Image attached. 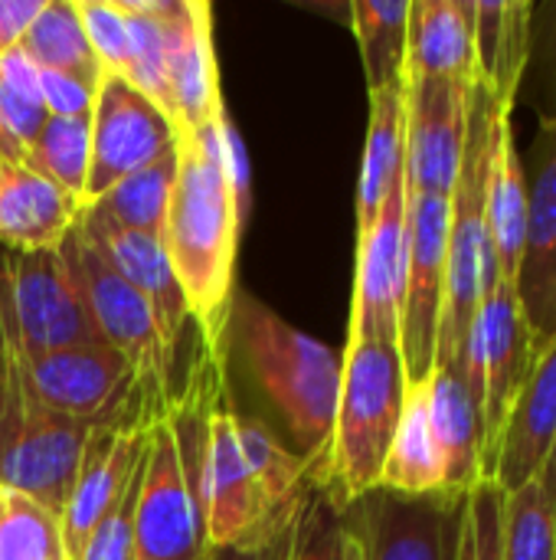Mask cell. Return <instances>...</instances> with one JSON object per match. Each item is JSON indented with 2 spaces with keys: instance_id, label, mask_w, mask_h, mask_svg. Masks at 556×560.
I'll use <instances>...</instances> for the list:
<instances>
[{
  "instance_id": "cell-11",
  "label": "cell",
  "mask_w": 556,
  "mask_h": 560,
  "mask_svg": "<svg viewBox=\"0 0 556 560\" xmlns=\"http://www.w3.org/2000/svg\"><path fill=\"white\" fill-rule=\"evenodd\" d=\"M537 351L514 292V282L498 279L495 292L482 302L465 348V384L478 404L482 420V479H492L495 453L514 400L524 390Z\"/></svg>"
},
{
  "instance_id": "cell-19",
  "label": "cell",
  "mask_w": 556,
  "mask_h": 560,
  "mask_svg": "<svg viewBox=\"0 0 556 560\" xmlns=\"http://www.w3.org/2000/svg\"><path fill=\"white\" fill-rule=\"evenodd\" d=\"M164 115L177 135L200 131L226 115L213 52V10L203 0H180V16L170 39Z\"/></svg>"
},
{
  "instance_id": "cell-13",
  "label": "cell",
  "mask_w": 556,
  "mask_h": 560,
  "mask_svg": "<svg viewBox=\"0 0 556 560\" xmlns=\"http://www.w3.org/2000/svg\"><path fill=\"white\" fill-rule=\"evenodd\" d=\"M465 495L370 489L341 505V515L357 535L364 560H456Z\"/></svg>"
},
{
  "instance_id": "cell-34",
  "label": "cell",
  "mask_w": 556,
  "mask_h": 560,
  "mask_svg": "<svg viewBox=\"0 0 556 560\" xmlns=\"http://www.w3.org/2000/svg\"><path fill=\"white\" fill-rule=\"evenodd\" d=\"M501 560H556V515L537 479L505 492Z\"/></svg>"
},
{
  "instance_id": "cell-42",
  "label": "cell",
  "mask_w": 556,
  "mask_h": 560,
  "mask_svg": "<svg viewBox=\"0 0 556 560\" xmlns=\"http://www.w3.org/2000/svg\"><path fill=\"white\" fill-rule=\"evenodd\" d=\"M295 532V528H292ZM292 532L275 538L272 545L265 548H256V551H239V548H223V551H213V560H288L292 551Z\"/></svg>"
},
{
  "instance_id": "cell-28",
  "label": "cell",
  "mask_w": 556,
  "mask_h": 560,
  "mask_svg": "<svg viewBox=\"0 0 556 560\" xmlns=\"http://www.w3.org/2000/svg\"><path fill=\"white\" fill-rule=\"evenodd\" d=\"M426 384H416V387L406 384L400 427L393 433L377 489H390L400 495L446 492V466H442V453H439V443H436L433 423H429Z\"/></svg>"
},
{
  "instance_id": "cell-16",
  "label": "cell",
  "mask_w": 556,
  "mask_h": 560,
  "mask_svg": "<svg viewBox=\"0 0 556 560\" xmlns=\"http://www.w3.org/2000/svg\"><path fill=\"white\" fill-rule=\"evenodd\" d=\"M406 174L387 197L380 217L367 233L357 236V272H354V302H351V328L347 341L377 338L400 348V312L406 289V253H410V226H406Z\"/></svg>"
},
{
  "instance_id": "cell-22",
  "label": "cell",
  "mask_w": 556,
  "mask_h": 560,
  "mask_svg": "<svg viewBox=\"0 0 556 560\" xmlns=\"http://www.w3.org/2000/svg\"><path fill=\"white\" fill-rule=\"evenodd\" d=\"M403 79L478 85L475 0H410V43Z\"/></svg>"
},
{
  "instance_id": "cell-29",
  "label": "cell",
  "mask_w": 556,
  "mask_h": 560,
  "mask_svg": "<svg viewBox=\"0 0 556 560\" xmlns=\"http://www.w3.org/2000/svg\"><path fill=\"white\" fill-rule=\"evenodd\" d=\"M174 177H177V144L154 164L134 171L131 177L118 180L108 194H102L98 200L82 207V220L102 223L111 230L161 236L164 223H167Z\"/></svg>"
},
{
  "instance_id": "cell-17",
  "label": "cell",
  "mask_w": 556,
  "mask_h": 560,
  "mask_svg": "<svg viewBox=\"0 0 556 560\" xmlns=\"http://www.w3.org/2000/svg\"><path fill=\"white\" fill-rule=\"evenodd\" d=\"M472 89L439 79H403L410 194L452 197L469 135Z\"/></svg>"
},
{
  "instance_id": "cell-15",
  "label": "cell",
  "mask_w": 556,
  "mask_h": 560,
  "mask_svg": "<svg viewBox=\"0 0 556 560\" xmlns=\"http://www.w3.org/2000/svg\"><path fill=\"white\" fill-rule=\"evenodd\" d=\"M528 223L514 292L534 341L544 351L556 338V118H544L528 161Z\"/></svg>"
},
{
  "instance_id": "cell-35",
  "label": "cell",
  "mask_w": 556,
  "mask_h": 560,
  "mask_svg": "<svg viewBox=\"0 0 556 560\" xmlns=\"http://www.w3.org/2000/svg\"><path fill=\"white\" fill-rule=\"evenodd\" d=\"M0 560H66L59 515L0 489Z\"/></svg>"
},
{
  "instance_id": "cell-21",
  "label": "cell",
  "mask_w": 556,
  "mask_h": 560,
  "mask_svg": "<svg viewBox=\"0 0 556 560\" xmlns=\"http://www.w3.org/2000/svg\"><path fill=\"white\" fill-rule=\"evenodd\" d=\"M79 233L92 243V249L131 285L138 289L147 305L154 308L167 341L177 348L180 331L190 322L187 312V299L180 292V282L174 276V266L167 259V249L161 243V236H147V233H131V230H111L102 223H88L79 217Z\"/></svg>"
},
{
  "instance_id": "cell-41",
  "label": "cell",
  "mask_w": 556,
  "mask_h": 560,
  "mask_svg": "<svg viewBox=\"0 0 556 560\" xmlns=\"http://www.w3.org/2000/svg\"><path fill=\"white\" fill-rule=\"evenodd\" d=\"M43 0H0V56L20 46L23 33L36 20Z\"/></svg>"
},
{
  "instance_id": "cell-40",
  "label": "cell",
  "mask_w": 556,
  "mask_h": 560,
  "mask_svg": "<svg viewBox=\"0 0 556 560\" xmlns=\"http://www.w3.org/2000/svg\"><path fill=\"white\" fill-rule=\"evenodd\" d=\"M537 13H541V26L534 23V52H541L544 59V89H547L544 118H556V3H547Z\"/></svg>"
},
{
  "instance_id": "cell-23",
  "label": "cell",
  "mask_w": 556,
  "mask_h": 560,
  "mask_svg": "<svg viewBox=\"0 0 556 560\" xmlns=\"http://www.w3.org/2000/svg\"><path fill=\"white\" fill-rule=\"evenodd\" d=\"M82 217V200L26 164L0 161V246L59 249Z\"/></svg>"
},
{
  "instance_id": "cell-6",
  "label": "cell",
  "mask_w": 556,
  "mask_h": 560,
  "mask_svg": "<svg viewBox=\"0 0 556 560\" xmlns=\"http://www.w3.org/2000/svg\"><path fill=\"white\" fill-rule=\"evenodd\" d=\"M10 348V345H7ZM13 368L23 390L43 410L85 423H151L167 413V400L144 390L134 368L108 345L13 351Z\"/></svg>"
},
{
  "instance_id": "cell-31",
  "label": "cell",
  "mask_w": 556,
  "mask_h": 560,
  "mask_svg": "<svg viewBox=\"0 0 556 560\" xmlns=\"http://www.w3.org/2000/svg\"><path fill=\"white\" fill-rule=\"evenodd\" d=\"M20 49L36 69L69 72L92 85L102 82V69L88 49L75 0H43L36 20L20 39Z\"/></svg>"
},
{
  "instance_id": "cell-25",
  "label": "cell",
  "mask_w": 556,
  "mask_h": 560,
  "mask_svg": "<svg viewBox=\"0 0 556 560\" xmlns=\"http://www.w3.org/2000/svg\"><path fill=\"white\" fill-rule=\"evenodd\" d=\"M429 423L446 466V492L465 495L482 482V420L462 368L436 364L429 384Z\"/></svg>"
},
{
  "instance_id": "cell-4",
  "label": "cell",
  "mask_w": 556,
  "mask_h": 560,
  "mask_svg": "<svg viewBox=\"0 0 556 560\" xmlns=\"http://www.w3.org/2000/svg\"><path fill=\"white\" fill-rule=\"evenodd\" d=\"M213 390L187 387L147 430L131 560H213L197 502V453Z\"/></svg>"
},
{
  "instance_id": "cell-2",
  "label": "cell",
  "mask_w": 556,
  "mask_h": 560,
  "mask_svg": "<svg viewBox=\"0 0 556 560\" xmlns=\"http://www.w3.org/2000/svg\"><path fill=\"white\" fill-rule=\"evenodd\" d=\"M223 354L239 358L242 371L298 443V456L311 463L315 486H321L341 397V354L246 292H233L226 308Z\"/></svg>"
},
{
  "instance_id": "cell-30",
  "label": "cell",
  "mask_w": 556,
  "mask_h": 560,
  "mask_svg": "<svg viewBox=\"0 0 556 560\" xmlns=\"http://www.w3.org/2000/svg\"><path fill=\"white\" fill-rule=\"evenodd\" d=\"M351 30L360 49L367 92L397 89L406 75V43H410V0H354Z\"/></svg>"
},
{
  "instance_id": "cell-1",
  "label": "cell",
  "mask_w": 556,
  "mask_h": 560,
  "mask_svg": "<svg viewBox=\"0 0 556 560\" xmlns=\"http://www.w3.org/2000/svg\"><path fill=\"white\" fill-rule=\"evenodd\" d=\"M249 203L246 151L226 115L177 135V177L161 243L203 341H223L236 246Z\"/></svg>"
},
{
  "instance_id": "cell-20",
  "label": "cell",
  "mask_w": 556,
  "mask_h": 560,
  "mask_svg": "<svg viewBox=\"0 0 556 560\" xmlns=\"http://www.w3.org/2000/svg\"><path fill=\"white\" fill-rule=\"evenodd\" d=\"M556 436V338L537 351L531 374L524 381L521 397L514 400V410L505 423L492 482H498L501 492H514L524 482L537 479L551 443Z\"/></svg>"
},
{
  "instance_id": "cell-18",
  "label": "cell",
  "mask_w": 556,
  "mask_h": 560,
  "mask_svg": "<svg viewBox=\"0 0 556 560\" xmlns=\"http://www.w3.org/2000/svg\"><path fill=\"white\" fill-rule=\"evenodd\" d=\"M151 423L92 427L72 492L59 515L66 560H82L88 538L95 535L102 518L115 509V502L121 499V492L141 469Z\"/></svg>"
},
{
  "instance_id": "cell-36",
  "label": "cell",
  "mask_w": 556,
  "mask_h": 560,
  "mask_svg": "<svg viewBox=\"0 0 556 560\" xmlns=\"http://www.w3.org/2000/svg\"><path fill=\"white\" fill-rule=\"evenodd\" d=\"M288 560H364L360 541L344 522L341 505L318 486L298 512Z\"/></svg>"
},
{
  "instance_id": "cell-37",
  "label": "cell",
  "mask_w": 556,
  "mask_h": 560,
  "mask_svg": "<svg viewBox=\"0 0 556 560\" xmlns=\"http://www.w3.org/2000/svg\"><path fill=\"white\" fill-rule=\"evenodd\" d=\"M88 49L102 75H125L131 62V26L118 0H75Z\"/></svg>"
},
{
  "instance_id": "cell-38",
  "label": "cell",
  "mask_w": 556,
  "mask_h": 560,
  "mask_svg": "<svg viewBox=\"0 0 556 560\" xmlns=\"http://www.w3.org/2000/svg\"><path fill=\"white\" fill-rule=\"evenodd\" d=\"M501 515L505 492L498 489V482H475L465 495L456 560H501Z\"/></svg>"
},
{
  "instance_id": "cell-9",
  "label": "cell",
  "mask_w": 556,
  "mask_h": 560,
  "mask_svg": "<svg viewBox=\"0 0 556 560\" xmlns=\"http://www.w3.org/2000/svg\"><path fill=\"white\" fill-rule=\"evenodd\" d=\"M59 256L72 276V285L102 338L111 351H118L131 368L134 377L144 390L154 397L167 400V384H170V364H174V345L167 341L154 308L147 299L131 289L95 249L92 243L79 233V226L62 240Z\"/></svg>"
},
{
  "instance_id": "cell-8",
  "label": "cell",
  "mask_w": 556,
  "mask_h": 560,
  "mask_svg": "<svg viewBox=\"0 0 556 560\" xmlns=\"http://www.w3.org/2000/svg\"><path fill=\"white\" fill-rule=\"evenodd\" d=\"M193 482L203 518V538L210 551H256L295 528L279 525L259 495V486L239 446L236 410L226 404V387L213 397L206 410Z\"/></svg>"
},
{
  "instance_id": "cell-24",
  "label": "cell",
  "mask_w": 556,
  "mask_h": 560,
  "mask_svg": "<svg viewBox=\"0 0 556 560\" xmlns=\"http://www.w3.org/2000/svg\"><path fill=\"white\" fill-rule=\"evenodd\" d=\"M534 16L531 0H475V62L478 85L492 98L514 112L521 82L534 52Z\"/></svg>"
},
{
  "instance_id": "cell-43",
  "label": "cell",
  "mask_w": 556,
  "mask_h": 560,
  "mask_svg": "<svg viewBox=\"0 0 556 560\" xmlns=\"http://www.w3.org/2000/svg\"><path fill=\"white\" fill-rule=\"evenodd\" d=\"M537 482H541V489L547 492V499H551L556 515V436L554 443H551V453H547L544 466H541V472H537Z\"/></svg>"
},
{
  "instance_id": "cell-7",
  "label": "cell",
  "mask_w": 556,
  "mask_h": 560,
  "mask_svg": "<svg viewBox=\"0 0 556 560\" xmlns=\"http://www.w3.org/2000/svg\"><path fill=\"white\" fill-rule=\"evenodd\" d=\"M92 427L56 417L23 390L0 331V489L62 515Z\"/></svg>"
},
{
  "instance_id": "cell-3",
  "label": "cell",
  "mask_w": 556,
  "mask_h": 560,
  "mask_svg": "<svg viewBox=\"0 0 556 560\" xmlns=\"http://www.w3.org/2000/svg\"><path fill=\"white\" fill-rule=\"evenodd\" d=\"M514 112L501 108L485 85L472 89L469 102V135L462 151V167L449 197V243H446V299L439 325V358L436 364H465L469 331L482 302L498 285V262L488 236V167L501 118ZM465 374V371H462Z\"/></svg>"
},
{
  "instance_id": "cell-39",
  "label": "cell",
  "mask_w": 556,
  "mask_h": 560,
  "mask_svg": "<svg viewBox=\"0 0 556 560\" xmlns=\"http://www.w3.org/2000/svg\"><path fill=\"white\" fill-rule=\"evenodd\" d=\"M95 92H98V85H92V82H85L79 75L39 69V98H43L46 115H56V118H92Z\"/></svg>"
},
{
  "instance_id": "cell-5",
  "label": "cell",
  "mask_w": 556,
  "mask_h": 560,
  "mask_svg": "<svg viewBox=\"0 0 556 560\" xmlns=\"http://www.w3.org/2000/svg\"><path fill=\"white\" fill-rule=\"evenodd\" d=\"M403 400L406 374L400 348L377 338L347 341L328 472L318 486L338 505H347L380 486Z\"/></svg>"
},
{
  "instance_id": "cell-27",
  "label": "cell",
  "mask_w": 556,
  "mask_h": 560,
  "mask_svg": "<svg viewBox=\"0 0 556 560\" xmlns=\"http://www.w3.org/2000/svg\"><path fill=\"white\" fill-rule=\"evenodd\" d=\"M488 236L498 262V279L514 282L518 279V262L524 249V223H528V177H524V161L518 154L514 141V118H501L495 151H492V167H488Z\"/></svg>"
},
{
  "instance_id": "cell-12",
  "label": "cell",
  "mask_w": 556,
  "mask_h": 560,
  "mask_svg": "<svg viewBox=\"0 0 556 560\" xmlns=\"http://www.w3.org/2000/svg\"><path fill=\"white\" fill-rule=\"evenodd\" d=\"M406 226H410V253H406V289H403V312H400V358H403L406 384L416 387L433 377L439 358L449 197L410 194Z\"/></svg>"
},
{
  "instance_id": "cell-26",
  "label": "cell",
  "mask_w": 556,
  "mask_h": 560,
  "mask_svg": "<svg viewBox=\"0 0 556 560\" xmlns=\"http://www.w3.org/2000/svg\"><path fill=\"white\" fill-rule=\"evenodd\" d=\"M370 121L357 180V236L380 217L387 197L406 174V102L403 85L367 92Z\"/></svg>"
},
{
  "instance_id": "cell-10",
  "label": "cell",
  "mask_w": 556,
  "mask_h": 560,
  "mask_svg": "<svg viewBox=\"0 0 556 560\" xmlns=\"http://www.w3.org/2000/svg\"><path fill=\"white\" fill-rule=\"evenodd\" d=\"M0 331L13 351L102 345L59 249L0 246Z\"/></svg>"
},
{
  "instance_id": "cell-33",
  "label": "cell",
  "mask_w": 556,
  "mask_h": 560,
  "mask_svg": "<svg viewBox=\"0 0 556 560\" xmlns=\"http://www.w3.org/2000/svg\"><path fill=\"white\" fill-rule=\"evenodd\" d=\"M92 158V118H56L49 115L26 151V167L46 180L66 187L82 200Z\"/></svg>"
},
{
  "instance_id": "cell-14",
  "label": "cell",
  "mask_w": 556,
  "mask_h": 560,
  "mask_svg": "<svg viewBox=\"0 0 556 560\" xmlns=\"http://www.w3.org/2000/svg\"><path fill=\"white\" fill-rule=\"evenodd\" d=\"M174 144L177 131L151 98H144L125 75H102L92 108V158L82 207L174 151Z\"/></svg>"
},
{
  "instance_id": "cell-32",
  "label": "cell",
  "mask_w": 556,
  "mask_h": 560,
  "mask_svg": "<svg viewBox=\"0 0 556 560\" xmlns=\"http://www.w3.org/2000/svg\"><path fill=\"white\" fill-rule=\"evenodd\" d=\"M46 118L49 115L39 98V69L16 46L0 56V161L23 164Z\"/></svg>"
}]
</instances>
